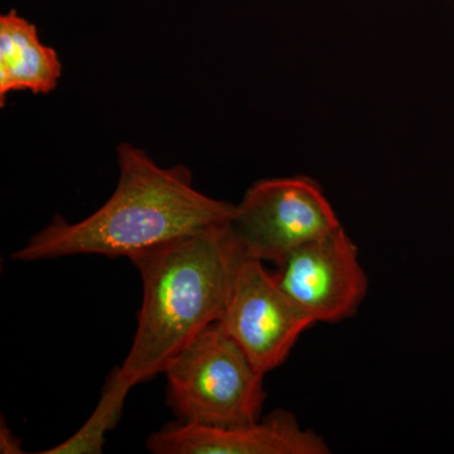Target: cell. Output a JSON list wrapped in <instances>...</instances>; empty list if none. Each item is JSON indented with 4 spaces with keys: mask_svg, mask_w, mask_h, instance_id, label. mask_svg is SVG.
I'll use <instances>...</instances> for the list:
<instances>
[{
    "mask_svg": "<svg viewBox=\"0 0 454 454\" xmlns=\"http://www.w3.org/2000/svg\"><path fill=\"white\" fill-rule=\"evenodd\" d=\"M116 153L119 181L110 199L74 223L56 215L12 258L104 255L133 262L231 219L235 205L196 190L187 167H160L130 143L119 145Z\"/></svg>",
    "mask_w": 454,
    "mask_h": 454,
    "instance_id": "1",
    "label": "cell"
},
{
    "mask_svg": "<svg viewBox=\"0 0 454 454\" xmlns=\"http://www.w3.org/2000/svg\"><path fill=\"white\" fill-rule=\"evenodd\" d=\"M243 254L229 226L205 231L134 259L143 301L119 376L131 387L164 373L170 361L223 315Z\"/></svg>",
    "mask_w": 454,
    "mask_h": 454,
    "instance_id": "2",
    "label": "cell"
},
{
    "mask_svg": "<svg viewBox=\"0 0 454 454\" xmlns=\"http://www.w3.org/2000/svg\"><path fill=\"white\" fill-rule=\"evenodd\" d=\"M164 375L167 402L179 422L229 428L262 418L265 375L220 322L182 349Z\"/></svg>",
    "mask_w": 454,
    "mask_h": 454,
    "instance_id": "3",
    "label": "cell"
},
{
    "mask_svg": "<svg viewBox=\"0 0 454 454\" xmlns=\"http://www.w3.org/2000/svg\"><path fill=\"white\" fill-rule=\"evenodd\" d=\"M227 226L244 259L276 265L340 223L321 184L297 175L254 184L235 205Z\"/></svg>",
    "mask_w": 454,
    "mask_h": 454,
    "instance_id": "4",
    "label": "cell"
},
{
    "mask_svg": "<svg viewBox=\"0 0 454 454\" xmlns=\"http://www.w3.org/2000/svg\"><path fill=\"white\" fill-rule=\"evenodd\" d=\"M220 325L262 375L286 363L315 322L286 294L264 262L244 259Z\"/></svg>",
    "mask_w": 454,
    "mask_h": 454,
    "instance_id": "5",
    "label": "cell"
},
{
    "mask_svg": "<svg viewBox=\"0 0 454 454\" xmlns=\"http://www.w3.org/2000/svg\"><path fill=\"white\" fill-rule=\"evenodd\" d=\"M276 267L280 288L315 325L351 318L369 289L357 245L342 226L298 247Z\"/></svg>",
    "mask_w": 454,
    "mask_h": 454,
    "instance_id": "6",
    "label": "cell"
},
{
    "mask_svg": "<svg viewBox=\"0 0 454 454\" xmlns=\"http://www.w3.org/2000/svg\"><path fill=\"white\" fill-rule=\"evenodd\" d=\"M155 454H328L324 438L278 409L256 422L216 428L178 422L146 439Z\"/></svg>",
    "mask_w": 454,
    "mask_h": 454,
    "instance_id": "7",
    "label": "cell"
},
{
    "mask_svg": "<svg viewBox=\"0 0 454 454\" xmlns=\"http://www.w3.org/2000/svg\"><path fill=\"white\" fill-rule=\"evenodd\" d=\"M61 73L59 55L42 43L37 27L14 9L0 16V106L12 91L50 94Z\"/></svg>",
    "mask_w": 454,
    "mask_h": 454,
    "instance_id": "8",
    "label": "cell"
},
{
    "mask_svg": "<svg viewBox=\"0 0 454 454\" xmlns=\"http://www.w3.org/2000/svg\"><path fill=\"white\" fill-rule=\"evenodd\" d=\"M131 387L114 372L104 387L103 396L89 418L73 437L59 446L43 450L42 454H100L106 444V433L112 430L121 418L122 406Z\"/></svg>",
    "mask_w": 454,
    "mask_h": 454,
    "instance_id": "9",
    "label": "cell"
},
{
    "mask_svg": "<svg viewBox=\"0 0 454 454\" xmlns=\"http://www.w3.org/2000/svg\"><path fill=\"white\" fill-rule=\"evenodd\" d=\"M20 448V441L16 438V435L4 427V422H2V429H0V452L3 454L11 453H23Z\"/></svg>",
    "mask_w": 454,
    "mask_h": 454,
    "instance_id": "10",
    "label": "cell"
}]
</instances>
